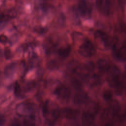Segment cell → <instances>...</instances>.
<instances>
[{"mask_svg": "<svg viewBox=\"0 0 126 126\" xmlns=\"http://www.w3.org/2000/svg\"><path fill=\"white\" fill-rule=\"evenodd\" d=\"M43 117L50 126H54L60 117L61 111L58 105L50 100H46L42 107Z\"/></svg>", "mask_w": 126, "mask_h": 126, "instance_id": "obj_1", "label": "cell"}, {"mask_svg": "<svg viewBox=\"0 0 126 126\" xmlns=\"http://www.w3.org/2000/svg\"><path fill=\"white\" fill-rule=\"evenodd\" d=\"M106 80L109 85L115 88L118 94H120L122 87L121 72L119 68L114 65L109 64L105 72Z\"/></svg>", "mask_w": 126, "mask_h": 126, "instance_id": "obj_2", "label": "cell"}, {"mask_svg": "<svg viewBox=\"0 0 126 126\" xmlns=\"http://www.w3.org/2000/svg\"><path fill=\"white\" fill-rule=\"evenodd\" d=\"M113 55L117 60L120 61H126V41L119 42L115 39L111 47Z\"/></svg>", "mask_w": 126, "mask_h": 126, "instance_id": "obj_3", "label": "cell"}, {"mask_svg": "<svg viewBox=\"0 0 126 126\" xmlns=\"http://www.w3.org/2000/svg\"><path fill=\"white\" fill-rule=\"evenodd\" d=\"M78 52L82 56L91 57L94 54L95 49L93 43L90 40L86 39L79 46Z\"/></svg>", "mask_w": 126, "mask_h": 126, "instance_id": "obj_4", "label": "cell"}, {"mask_svg": "<svg viewBox=\"0 0 126 126\" xmlns=\"http://www.w3.org/2000/svg\"><path fill=\"white\" fill-rule=\"evenodd\" d=\"M16 112L19 116L25 118L34 114V107L31 103L22 102L17 105Z\"/></svg>", "mask_w": 126, "mask_h": 126, "instance_id": "obj_5", "label": "cell"}, {"mask_svg": "<svg viewBox=\"0 0 126 126\" xmlns=\"http://www.w3.org/2000/svg\"><path fill=\"white\" fill-rule=\"evenodd\" d=\"M95 38L99 43L102 44L104 47H112L115 39L111 38L106 33L101 31H97L94 33Z\"/></svg>", "mask_w": 126, "mask_h": 126, "instance_id": "obj_6", "label": "cell"}, {"mask_svg": "<svg viewBox=\"0 0 126 126\" xmlns=\"http://www.w3.org/2000/svg\"><path fill=\"white\" fill-rule=\"evenodd\" d=\"M55 95L61 100L68 101L70 97L71 92L70 89L64 85L58 86L54 90Z\"/></svg>", "mask_w": 126, "mask_h": 126, "instance_id": "obj_7", "label": "cell"}, {"mask_svg": "<svg viewBox=\"0 0 126 126\" xmlns=\"http://www.w3.org/2000/svg\"><path fill=\"white\" fill-rule=\"evenodd\" d=\"M96 5L101 14L108 16L112 12L113 1L112 0H97Z\"/></svg>", "mask_w": 126, "mask_h": 126, "instance_id": "obj_8", "label": "cell"}, {"mask_svg": "<svg viewBox=\"0 0 126 126\" xmlns=\"http://www.w3.org/2000/svg\"><path fill=\"white\" fill-rule=\"evenodd\" d=\"M119 105L116 101L113 102L107 108L105 109L102 113L101 118L103 120H107L110 116L116 115L119 112Z\"/></svg>", "mask_w": 126, "mask_h": 126, "instance_id": "obj_9", "label": "cell"}, {"mask_svg": "<svg viewBox=\"0 0 126 126\" xmlns=\"http://www.w3.org/2000/svg\"><path fill=\"white\" fill-rule=\"evenodd\" d=\"M79 13L84 17L90 16L92 12V7L90 3L86 0H80L78 5Z\"/></svg>", "mask_w": 126, "mask_h": 126, "instance_id": "obj_10", "label": "cell"}, {"mask_svg": "<svg viewBox=\"0 0 126 126\" xmlns=\"http://www.w3.org/2000/svg\"><path fill=\"white\" fill-rule=\"evenodd\" d=\"M95 116L84 111L82 115V122L83 126H95Z\"/></svg>", "mask_w": 126, "mask_h": 126, "instance_id": "obj_11", "label": "cell"}, {"mask_svg": "<svg viewBox=\"0 0 126 126\" xmlns=\"http://www.w3.org/2000/svg\"><path fill=\"white\" fill-rule=\"evenodd\" d=\"M88 99L87 94L81 90H77L73 97L74 102L77 104H81L86 102Z\"/></svg>", "mask_w": 126, "mask_h": 126, "instance_id": "obj_12", "label": "cell"}, {"mask_svg": "<svg viewBox=\"0 0 126 126\" xmlns=\"http://www.w3.org/2000/svg\"><path fill=\"white\" fill-rule=\"evenodd\" d=\"M61 113L65 118L69 119H73L77 117L78 112L76 110L70 108H65L63 109Z\"/></svg>", "mask_w": 126, "mask_h": 126, "instance_id": "obj_13", "label": "cell"}, {"mask_svg": "<svg viewBox=\"0 0 126 126\" xmlns=\"http://www.w3.org/2000/svg\"><path fill=\"white\" fill-rule=\"evenodd\" d=\"M99 105L97 103L95 102H91L87 104L84 111L95 116L99 111Z\"/></svg>", "mask_w": 126, "mask_h": 126, "instance_id": "obj_14", "label": "cell"}, {"mask_svg": "<svg viewBox=\"0 0 126 126\" xmlns=\"http://www.w3.org/2000/svg\"><path fill=\"white\" fill-rule=\"evenodd\" d=\"M23 125L24 126H35L36 120L34 114L24 118Z\"/></svg>", "mask_w": 126, "mask_h": 126, "instance_id": "obj_15", "label": "cell"}, {"mask_svg": "<svg viewBox=\"0 0 126 126\" xmlns=\"http://www.w3.org/2000/svg\"><path fill=\"white\" fill-rule=\"evenodd\" d=\"M71 52V48L69 46H66L65 47H62L60 48L58 50V54L60 57L63 59L67 58Z\"/></svg>", "mask_w": 126, "mask_h": 126, "instance_id": "obj_16", "label": "cell"}, {"mask_svg": "<svg viewBox=\"0 0 126 126\" xmlns=\"http://www.w3.org/2000/svg\"><path fill=\"white\" fill-rule=\"evenodd\" d=\"M112 97V93L110 90H105L103 94V98L106 101L110 100Z\"/></svg>", "mask_w": 126, "mask_h": 126, "instance_id": "obj_17", "label": "cell"}, {"mask_svg": "<svg viewBox=\"0 0 126 126\" xmlns=\"http://www.w3.org/2000/svg\"><path fill=\"white\" fill-rule=\"evenodd\" d=\"M14 93L17 96H20L21 95L20 88L18 84L16 83L14 87Z\"/></svg>", "mask_w": 126, "mask_h": 126, "instance_id": "obj_18", "label": "cell"}, {"mask_svg": "<svg viewBox=\"0 0 126 126\" xmlns=\"http://www.w3.org/2000/svg\"><path fill=\"white\" fill-rule=\"evenodd\" d=\"M8 126H21V125L18 122V121H17L16 120H14L12 121Z\"/></svg>", "mask_w": 126, "mask_h": 126, "instance_id": "obj_19", "label": "cell"}, {"mask_svg": "<svg viewBox=\"0 0 126 126\" xmlns=\"http://www.w3.org/2000/svg\"><path fill=\"white\" fill-rule=\"evenodd\" d=\"M126 3V0H118V3L121 7H123Z\"/></svg>", "mask_w": 126, "mask_h": 126, "instance_id": "obj_20", "label": "cell"}]
</instances>
